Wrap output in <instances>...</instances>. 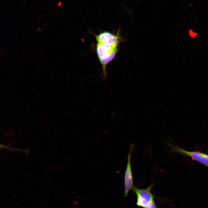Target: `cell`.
Instances as JSON below:
<instances>
[{
	"label": "cell",
	"instance_id": "277c9868",
	"mask_svg": "<svg viewBox=\"0 0 208 208\" xmlns=\"http://www.w3.org/2000/svg\"><path fill=\"white\" fill-rule=\"evenodd\" d=\"M117 46L105 43L98 42L96 51L99 60L108 57L114 52L117 51Z\"/></svg>",
	"mask_w": 208,
	"mask_h": 208
},
{
	"label": "cell",
	"instance_id": "8992f818",
	"mask_svg": "<svg viewBox=\"0 0 208 208\" xmlns=\"http://www.w3.org/2000/svg\"><path fill=\"white\" fill-rule=\"evenodd\" d=\"M117 52H114L108 57L99 60L104 70L105 69L106 65L114 58Z\"/></svg>",
	"mask_w": 208,
	"mask_h": 208
},
{
	"label": "cell",
	"instance_id": "3957f363",
	"mask_svg": "<svg viewBox=\"0 0 208 208\" xmlns=\"http://www.w3.org/2000/svg\"><path fill=\"white\" fill-rule=\"evenodd\" d=\"M134 148V145L131 144L127 157V163L125 170V193L124 199L127 195L129 191L134 187L131 166V157L132 152Z\"/></svg>",
	"mask_w": 208,
	"mask_h": 208
},
{
	"label": "cell",
	"instance_id": "5b68a950",
	"mask_svg": "<svg viewBox=\"0 0 208 208\" xmlns=\"http://www.w3.org/2000/svg\"><path fill=\"white\" fill-rule=\"evenodd\" d=\"M96 38L98 43L103 42L116 45H118L120 39L117 36L107 32H103L99 35H96Z\"/></svg>",
	"mask_w": 208,
	"mask_h": 208
},
{
	"label": "cell",
	"instance_id": "6da1fadb",
	"mask_svg": "<svg viewBox=\"0 0 208 208\" xmlns=\"http://www.w3.org/2000/svg\"><path fill=\"white\" fill-rule=\"evenodd\" d=\"M154 185L152 183L147 188L144 189L134 186L132 190L137 195L138 206L143 208H157L154 199L155 196L151 192Z\"/></svg>",
	"mask_w": 208,
	"mask_h": 208
},
{
	"label": "cell",
	"instance_id": "52a82bcc",
	"mask_svg": "<svg viewBox=\"0 0 208 208\" xmlns=\"http://www.w3.org/2000/svg\"><path fill=\"white\" fill-rule=\"evenodd\" d=\"M0 147L2 148H6V149H10V148L8 146L3 145L0 144Z\"/></svg>",
	"mask_w": 208,
	"mask_h": 208
},
{
	"label": "cell",
	"instance_id": "7a4b0ae2",
	"mask_svg": "<svg viewBox=\"0 0 208 208\" xmlns=\"http://www.w3.org/2000/svg\"><path fill=\"white\" fill-rule=\"evenodd\" d=\"M167 142V146L170 148V152H176L189 156L193 159L208 167V155L199 152L186 151L181 148L175 144H174L175 145L173 146Z\"/></svg>",
	"mask_w": 208,
	"mask_h": 208
}]
</instances>
